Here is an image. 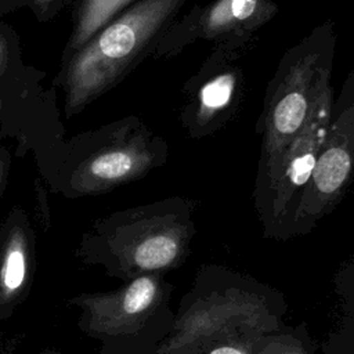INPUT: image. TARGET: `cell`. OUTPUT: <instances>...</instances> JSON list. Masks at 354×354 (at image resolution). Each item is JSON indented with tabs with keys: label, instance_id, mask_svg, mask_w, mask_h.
<instances>
[{
	"label": "cell",
	"instance_id": "13",
	"mask_svg": "<svg viewBox=\"0 0 354 354\" xmlns=\"http://www.w3.org/2000/svg\"><path fill=\"white\" fill-rule=\"evenodd\" d=\"M7 58H8V51H7V43L6 40L0 36V76L6 68L7 64Z\"/></svg>",
	"mask_w": 354,
	"mask_h": 354
},
{
	"label": "cell",
	"instance_id": "14",
	"mask_svg": "<svg viewBox=\"0 0 354 354\" xmlns=\"http://www.w3.org/2000/svg\"><path fill=\"white\" fill-rule=\"evenodd\" d=\"M39 354H64V353L55 347H44L40 350Z\"/></svg>",
	"mask_w": 354,
	"mask_h": 354
},
{
	"label": "cell",
	"instance_id": "11",
	"mask_svg": "<svg viewBox=\"0 0 354 354\" xmlns=\"http://www.w3.org/2000/svg\"><path fill=\"white\" fill-rule=\"evenodd\" d=\"M130 1L133 0H83L69 46L80 50Z\"/></svg>",
	"mask_w": 354,
	"mask_h": 354
},
{
	"label": "cell",
	"instance_id": "5",
	"mask_svg": "<svg viewBox=\"0 0 354 354\" xmlns=\"http://www.w3.org/2000/svg\"><path fill=\"white\" fill-rule=\"evenodd\" d=\"M184 0H140L95 33L66 72V113L73 115L108 90L141 54Z\"/></svg>",
	"mask_w": 354,
	"mask_h": 354
},
{
	"label": "cell",
	"instance_id": "4",
	"mask_svg": "<svg viewBox=\"0 0 354 354\" xmlns=\"http://www.w3.org/2000/svg\"><path fill=\"white\" fill-rule=\"evenodd\" d=\"M335 50V22L325 21L281 57L267 84L260 119L267 176L306 124L324 86L330 83Z\"/></svg>",
	"mask_w": 354,
	"mask_h": 354
},
{
	"label": "cell",
	"instance_id": "2",
	"mask_svg": "<svg viewBox=\"0 0 354 354\" xmlns=\"http://www.w3.org/2000/svg\"><path fill=\"white\" fill-rule=\"evenodd\" d=\"M37 155L51 194L66 199L108 194L142 180L167 160L166 142L138 123H124Z\"/></svg>",
	"mask_w": 354,
	"mask_h": 354
},
{
	"label": "cell",
	"instance_id": "15",
	"mask_svg": "<svg viewBox=\"0 0 354 354\" xmlns=\"http://www.w3.org/2000/svg\"><path fill=\"white\" fill-rule=\"evenodd\" d=\"M33 3H36V4H40V6H43V4H46V3H48L50 0H32Z\"/></svg>",
	"mask_w": 354,
	"mask_h": 354
},
{
	"label": "cell",
	"instance_id": "10",
	"mask_svg": "<svg viewBox=\"0 0 354 354\" xmlns=\"http://www.w3.org/2000/svg\"><path fill=\"white\" fill-rule=\"evenodd\" d=\"M241 57L217 48L201 82L188 126L192 134L202 136L223 123L241 101L245 88L242 68L236 64Z\"/></svg>",
	"mask_w": 354,
	"mask_h": 354
},
{
	"label": "cell",
	"instance_id": "8",
	"mask_svg": "<svg viewBox=\"0 0 354 354\" xmlns=\"http://www.w3.org/2000/svg\"><path fill=\"white\" fill-rule=\"evenodd\" d=\"M332 105L333 87L328 83L318 94L306 124L268 174L275 216H281L296 191L308 183L328 134Z\"/></svg>",
	"mask_w": 354,
	"mask_h": 354
},
{
	"label": "cell",
	"instance_id": "3",
	"mask_svg": "<svg viewBox=\"0 0 354 354\" xmlns=\"http://www.w3.org/2000/svg\"><path fill=\"white\" fill-rule=\"evenodd\" d=\"M174 285L147 274L116 289L80 292L66 300L79 311L77 329L100 343L95 354H155L170 333Z\"/></svg>",
	"mask_w": 354,
	"mask_h": 354
},
{
	"label": "cell",
	"instance_id": "1",
	"mask_svg": "<svg viewBox=\"0 0 354 354\" xmlns=\"http://www.w3.org/2000/svg\"><path fill=\"white\" fill-rule=\"evenodd\" d=\"M195 202L173 195L108 213L80 235L75 257L127 282L147 274H167L188 259L195 236Z\"/></svg>",
	"mask_w": 354,
	"mask_h": 354
},
{
	"label": "cell",
	"instance_id": "12",
	"mask_svg": "<svg viewBox=\"0 0 354 354\" xmlns=\"http://www.w3.org/2000/svg\"><path fill=\"white\" fill-rule=\"evenodd\" d=\"M10 169H11V156L7 148H4L0 144V202L4 195V191L8 184L10 177Z\"/></svg>",
	"mask_w": 354,
	"mask_h": 354
},
{
	"label": "cell",
	"instance_id": "16",
	"mask_svg": "<svg viewBox=\"0 0 354 354\" xmlns=\"http://www.w3.org/2000/svg\"><path fill=\"white\" fill-rule=\"evenodd\" d=\"M292 354H297V353H292Z\"/></svg>",
	"mask_w": 354,
	"mask_h": 354
},
{
	"label": "cell",
	"instance_id": "9",
	"mask_svg": "<svg viewBox=\"0 0 354 354\" xmlns=\"http://www.w3.org/2000/svg\"><path fill=\"white\" fill-rule=\"evenodd\" d=\"M277 14L274 0H214L198 12L194 33L214 41L220 50L242 55Z\"/></svg>",
	"mask_w": 354,
	"mask_h": 354
},
{
	"label": "cell",
	"instance_id": "6",
	"mask_svg": "<svg viewBox=\"0 0 354 354\" xmlns=\"http://www.w3.org/2000/svg\"><path fill=\"white\" fill-rule=\"evenodd\" d=\"M354 167V65L339 97L333 100L330 123L310 183L299 201L296 217L318 216L339 194Z\"/></svg>",
	"mask_w": 354,
	"mask_h": 354
},
{
	"label": "cell",
	"instance_id": "7",
	"mask_svg": "<svg viewBox=\"0 0 354 354\" xmlns=\"http://www.w3.org/2000/svg\"><path fill=\"white\" fill-rule=\"evenodd\" d=\"M37 261V236L29 213L14 205L0 221V321L28 300Z\"/></svg>",
	"mask_w": 354,
	"mask_h": 354
}]
</instances>
